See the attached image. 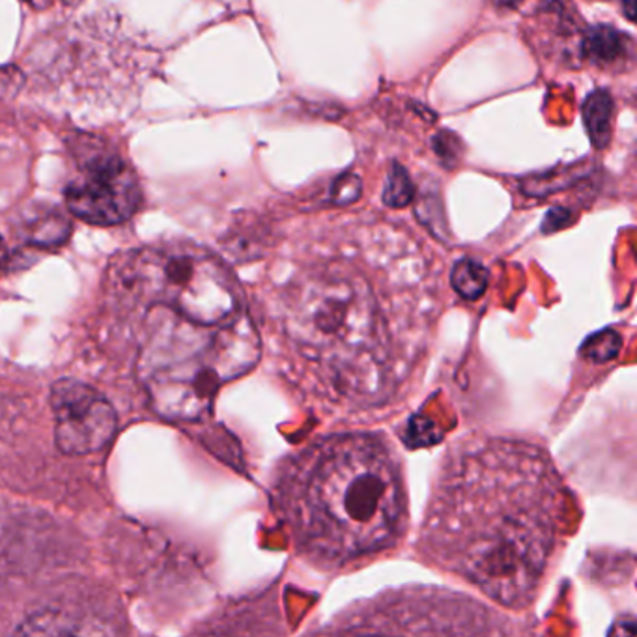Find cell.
Masks as SVG:
<instances>
[{
  "mask_svg": "<svg viewBox=\"0 0 637 637\" xmlns=\"http://www.w3.org/2000/svg\"><path fill=\"white\" fill-rule=\"evenodd\" d=\"M338 247L295 257L277 290V325L298 381L344 410L380 408L424 349L429 314L417 300L423 257L402 230L361 227Z\"/></svg>",
  "mask_w": 637,
  "mask_h": 637,
  "instance_id": "6da1fadb",
  "label": "cell"
},
{
  "mask_svg": "<svg viewBox=\"0 0 637 637\" xmlns=\"http://www.w3.org/2000/svg\"><path fill=\"white\" fill-rule=\"evenodd\" d=\"M563 485L546 454L492 440L449 462L424 518L430 558L501 606H526L563 523Z\"/></svg>",
  "mask_w": 637,
  "mask_h": 637,
  "instance_id": "7a4b0ae2",
  "label": "cell"
},
{
  "mask_svg": "<svg viewBox=\"0 0 637 637\" xmlns=\"http://www.w3.org/2000/svg\"><path fill=\"white\" fill-rule=\"evenodd\" d=\"M281 509L294 544L314 561L373 558L404 529L399 460L378 435H330L287 466Z\"/></svg>",
  "mask_w": 637,
  "mask_h": 637,
  "instance_id": "3957f363",
  "label": "cell"
},
{
  "mask_svg": "<svg viewBox=\"0 0 637 637\" xmlns=\"http://www.w3.org/2000/svg\"><path fill=\"white\" fill-rule=\"evenodd\" d=\"M126 289L144 303H160L187 324L215 330L246 313L233 273L219 258L190 244L131 252L120 268Z\"/></svg>",
  "mask_w": 637,
  "mask_h": 637,
  "instance_id": "277c9868",
  "label": "cell"
},
{
  "mask_svg": "<svg viewBox=\"0 0 637 637\" xmlns=\"http://www.w3.org/2000/svg\"><path fill=\"white\" fill-rule=\"evenodd\" d=\"M260 357V337L244 313L217 327L204 343L174 352L147 375V391L158 415L169 421H195L208 411L222 384L244 375Z\"/></svg>",
  "mask_w": 637,
  "mask_h": 637,
  "instance_id": "5b68a950",
  "label": "cell"
},
{
  "mask_svg": "<svg viewBox=\"0 0 637 637\" xmlns=\"http://www.w3.org/2000/svg\"><path fill=\"white\" fill-rule=\"evenodd\" d=\"M74 152L77 176L64 191L69 212L98 227L131 219L141 208L142 190L128 161L94 137H79Z\"/></svg>",
  "mask_w": 637,
  "mask_h": 637,
  "instance_id": "8992f818",
  "label": "cell"
},
{
  "mask_svg": "<svg viewBox=\"0 0 637 637\" xmlns=\"http://www.w3.org/2000/svg\"><path fill=\"white\" fill-rule=\"evenodd\" d=\"M50 402L61 453L69 456L99 453L117 434L118 415L111 402L83 381H55Z\"/></svg>",
  "mask_w": 637,
  "mask_h": 637,
  "instance_id": "52a82bcc",
  "label": "cell"
},
{
  "mask_svg": "<svg viewBox=\"0 0 637 637\" xmlns=\"http://www.w3.org/2000/svg\"><path fill=\"white\" fill-rule=\"evenodd\" d=\"M19 637H122L111 620L75 607H50L32 615L15 631Z\"/></svg>",
  "mask_w": 637,
  "mask_h": 637,
  "instance_id": "ba28073f",
  "label": "cell"
},
{
  "mask_svg": "<svg viewBox=\"0 0 637 637\" xmlns=\"http://www.w3.org/2000/svg\"><path fill=\"white\" fill-rule=\"evenodd\" d=\"M630 51V40L613 26H595L585 34L582 42L583 58L596 66H612L626 61Z\"/></svg>",
  "mask_w": 637,
  "mask_h": 637,
  "instance_id": "9c48e42d",
  "label": "cell"
},
{
  "mask_svg": "<svg viewBox=\"0 0 637 637\" xmlns=\"http://www.w3.org/2000/svg\"><path fill=\"white\" fill-rule=\"evenodd\" d=\"M26 239L32 246L40 249H55L68 241L72 236V223L64 215L56 212L37 215L32 222L26 223Z\"/></svg>",
  "mask_w": 637,
  "mask_h": 637,
  "instance_id": "30bf717a",
  "label": "cell"
},
{
  "mask_svg": "<svg viewBox=\"0 0 637 637\" xmlns=\"http://www.w3.org/2000/svg\"><path fill=\"white\" fill-rule=\"evenodd\" d=\"M613 99L606 90H596L589 96L583 105V122L587 128L591 142L598 150L607 147L609 142V128H612Z\"/></svg>",
  "mask_w": 637,
  "mask_h": 637,
  "instance_id": "8fae6325",
  "label": "cell"
},
{
  "mask_svg": "<svg viewBox=\"0 0 637 637\" xmlns=\"http://www.w3.org/2000/svg\"><path fill=\"white\" fill-rule=\"evenodd\" d=\"M451 284L464 300H478L488 284V270L475 258H462L451 271Z\"/></svg>",
  "mask_w": 637,
  "mask_h": 637,
  "instance_id": "7c38bea8",
  "label": "cell"
},
{
  "mask_svg": "<svg viewBox=\"0 0 637 637\" xmlns=\"http://www.w3.org/2000/svg\"><path fill=\"white\" fill-rule=\"evenodd\" d=\"M343 637H443L429 623H370L352 628Z\"/></svg>",
  "mask_w": 637,
  "mask_h": 637,
  "instance_id": "4fadbf2b",
  "label": "cell"
},
{
  "mask_svg": "<svg viewBox=\"0 0 637 637\" xmlns=\"http://www.w3.org/2000/svg\"><path fill=\"white\" fill-rule=\"evenodd\" d=\"M413 196H415V190H413L408 171L404 166L392 165L391 172L387 174L384 203L389 208H404L413 201Z\"/></svg>",
  "mask_w": 637,
  "mask_h": 637,
  "instance_id": "5bb4252c",
  "label": "cell"
},
{
  "mask_svg": "<svg viewBox=\"0 0 637 637\" xmlns=\"http://www.w3.org/2000/svg\"><path fill=\"white\" fill-rule=\"evenodd\" d=\"M620 349V337L615 332L598 333L593 341L585 346V352L596 363L609 361L617 356Z\"/></svg>",
  "mask_w": 637,
  "mask_h": 637,
  "instance_id": "9a60e30c",
  "label": "cell"
},
{
  "mask_svg": "<svg viewBox=\"0 0 637 637\" xmlns=\"http://www.w3.org/2000/svg\"><path fill=\"white\" fill-rule=\"evenodd\" d=\"M359 193H361V182L354 176H344L333 185V196L338 204L354 203Z\"/></svg>",
  "mask_w": 637,
  "mask_h": 637,
  "instance_id": "2e32d148",
  "label": "cell"
},
{
  "mask_svg": "<svg viewBox=\"0 0 637 637\" xmlns=\"http://www.w3.org/2000/svg\"><path fill=\"white\" fill-rule=\"evenodd\" d=\"M636 620L628 617V619H623L613 626L612 636L609 637H636Z\"/></svg>",
  "mask_w": 637,
  "mask_h": 637,
  "instance_id": "e0dca14e",
  "label": "cell"
},
{
  "mask_svg": "<svg viewBox=\"0 0 637 637\" xmlns=\"http://www.w3.org/2000/svg\"><path fill=\"white\" fill-rule=\"evenodd\" d=\"M8 258L7 246H4V241L0 238V263L4 262Z\"/></svg>",
  "mask_w": 637,
  "mask_h": 637,
  "instance_id": "ac0fdd59",
  "label": "cell"
},
{
  "mask_svg": "<svg viewBox=\"0 0 637 637\" xmlns=\"http://www.w3.org/2000/svg\"><path fill=\"white\" fill-rule=\"evenodd\" d=\"M12 637H19V636H18V634H13V636H12Z\"/></svg>",
  "mask_w": 637,
  "mask_h": 637,
  "instance_id": "d6986e66",
  "label": "cell"
}]
</instances>
